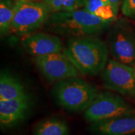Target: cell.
Instances as JSON below:
<instances>
[{
  "label": "cell",
  "instance_id": "obj_9",
  "mask_svg": "<svg viewBox=\"0 0 135 135\" xmlns=\"http://www.w3.org/2000/svg\"><path fill=\"white\" fill-rule=\"evenodd\" d=\"M34 106L30 93L17 98L0 101V126L6 130L18 126L26 120Z\"/></svg>",
  "mask_w": 135,
  "mask_h": 135
},
{
  "label": "cell",
  "instance_id": "obj_14",
  "mask_svg": "<svg viewBox=\"0 0 135 135\" xmlns=\"http://www.w3.org/2000/svg\"><path fill=\"white\" fill-rule=\"evenodd\" d=\"M84 8L98 18L113 22L117 20L119 11L109 0H86Z\"/></svg>",
  "mask_w": 135,
  "mask_h": 135
},
{
  "label": "cell",
  "instance_id": "obj_15",
  "mask_svg": "<svg viewBox=\"0 0 135 135\" xmlns=\"http://www.w3.org/2000/svg\"><path fill=\"white\" fill-rule=\"evenodd\" d=\"M15 3L12 0H0V35L1 37L12 32Z\"/></svg>",
  "mask_w": 135,
  "mask_h": 135
},
{
  "label": "cell",
  "instance_id": "obj_3",
  "mask_svg": "<svg viewBox=\"0 0 135 135\" xmlns=\"http://www.w3.org/2000/svg\"><path fill=\"white\" fill-rule=\"evenodd\" d=\"M98 93L94 86L78 77L55 83L51 89L57 105L73 113L85 111Z\"/></svg>",
  "mask_w": 135,
  "mask_h": 135
},
{
  "label": "cell",
  "instance_id": "obj_12",
  "mask_svg": "<svg viewBox=\"0 0 135 135\" xmlns=\"http://www.w3.org/2000/svg\"><path fill=\"white\" fill-rule=\"evenodd\" d=\"M28 93L24 83L18 77L9 71H1L0 101L17 98Z\"/></svg>",
  "mask_w": 135,
  "mask_h": 135
},
{
  "label": "cell",
  "instance_id": "obj_19",
  "mask_svg": "<svg viewBox=\"0 0 135 135\" xmlns=\"http://www.w3.org/2000/svg\"><path fill=\"white\" fill-rule=\"evenodd\" d=\"M15 3L18 2H31V1H40V0H12Z\"/></svg>",
  "mask_w": 135,
  "mask_h": 135
},
{
  "label": "cell",
  "instance_id": "obj_10",
  "mask_svg": "<svg viewBox=\"0 0 135 135\" xmlns=\"http://www.w3.org/2000/svg\"><path fill=\"white\" fill-rule=\"evenodd\" d=\"M21 45L27 53L36 57L63 51V42L58 35L35 33L22 36Z\"/></svg>",
  "mask_w": 135,
  "mask_h": 135
},
{
  "label": "cell",
  "instance_id": "obj_18",
  "mask_svg": "<svg viewBox=\"0 0 135 135\" xmlns=\"http://www.w3.org/2000/svg\"><path fill=\"white\" fill-rule=\"evenodd\" d=\"M109 1L113 5L114 7L119 9V5H120L122 0H109Z\"/></svg>",
  "mask_w": 135,
  "mask_h": 135
},
{
  "label": "cell",
  "instance_id": "obj_7",
  "mask_svg": "<svg viewBox=\"0 0 135 135\" xmlns=\"http://www.w3.org/2000/svg\"><path fill=\"white\" fill-rule=\"evenodd\" d=\"M50 14L43 1L15 3L12 32L21 37L35 33L43 26Z\"/></svg>",
  "mask_w": 135,
  "mask_h": 135
},
{
  "label": "cell",
  "instance_id": "obj_8",
  "mask_svg": "<svg viewBox=\"0 0 135 135\" xmlns=\"http://www.w3.org/2000/svg\"><path fill=\"white\" fill-rule=\"evenodd\" d=\"M33 61L39 73L51 84L78 77L80 73L64 51L33 57Z\"/></svg>",
  "mask_w": 135,
  "mask_h": 135
},
{
  "label": "cell",
  "instance_id": "obj_1",
  "mask_svg": "<svg viewBox=\"0 0 135 135\" xmlns=\"http://www.w3.org/2000/svg\"><path fill=\"white\" fill-rule=\"evenodd\" d=\"M113 23L94 16L83 8L51 13L43 26L48 33L71 38L97 36L109 30Z\"/></svg>",
  "mask_w": 135,
  "mask_h": 135
},
{
  "label": "cell",
  "instance_id": "obj_16",
  "mask_svg": "<svg viewBox=\"0 0 135 135\" xmlns=\"http://www.w3.org/2000/svg\"><path fill=\"white\" fill-rule=\"evenodd\" d=\"M86 0H42L51 13L73 11L84 7Z\"/></svg>",
  "mask_w": 135,
  "mask_h": 135
},
{
  "label": "cell",
  "instance_id": "obj_4",
  "mask_svg": "<svg viewBox=\"0 0 135 135\" xmlns=\"http://www.w3.org/2000/svg\"><path fill=\"white\" fill-rule=\"evenodd\" d=\"M109 53L116 61L135 66V28L124 20H116L108 35Z\"/></svg>",
  "mask_w": 135,
  "mask_h": 135
},
{
  "label": "cell",
  "instance_id": "obj_13",
  "mask_svg": "<svg viewBox=\"0 0 135 135\" xmlns=\"http://www.w3.org/2000/svg\"><path fill=\"white\" fill-rule=\"evenodd\" d=\"M33 135H70L67 121L58 116L41 119L34 127Z\"/></svg>",
  "mask_w": 135,
  "mask_h": 135
},
{
  "label": "cell",
  "instance_id": "obj_6",
  "mask_svg": "<svg viewBox=\"0 0 135 135\" xmlns=\"http://www.w3.org/2000/svg\"><path fill=\"white\" fill-rule=\"evenodd\" d=\"M100 76L104 88L135 101L134 67L109 59Z\"/></svg>",
  "mask_w": 135,
  "mask_h": 135
},
{
  "label": "cell",
  "instance_id": "obj_11",
  "mask_svg": "<svg viewBox=\"0 0 135 135\" xmlns=\"http://www.w3.org/2000/svg\"><path fill=\"white\" fill-rule=\"evenodd\" d=\"M89 130L93 135H135V110L91 123Z\"/></svg>",
  "mask_w": 135,
  "mask_h": 135
},
{
  "label": "cell",
  "instance_id": "obj_5",
  "mask_svg": "<svg viewBox=\"0 0 135 135\" xmlns=\"http://www.w3.org/2000/svg\"><path fill=\"white\" fill-rule=\"evenodd\" d=\"M135 110V106L126 98L108 90L99 92L88 108L83 118L87 122H98Z\"/></svg>",
  "mask_w": 135,
  "mask_h": 135
},
{
  "label": "cell",
  "instance_id": "obj_20",
  "mask_svg": "<svg viewBox=\"0 0 135 135\" xmlns=\"http://www.w3.org/2000/svg\"><path fill=\"white\" fill-rule=\"evenodd\" d=\"M134 76H135V66H134Z\"/></svg>",
  "mask_w": 135,
  "mask_h": 135
},
{
  "label": "cell",
  "instance_id": "obj_17",
  "mask_svg": "<svg viewBox=\"0 0 135 135\" xmlns=\"http://www.w3.org/2000/svg\"><path fill=\"white\" fill-rule=\"evenodd\" d=\"M121 10L124 16L129 18H135V0H123Z\"/></svg>",
  "mask_w": 135,
  "mask_h": 135
},
{
  "label": "cell",
  "instance_id": "obj_2",
  "mask_svg": "<svg viewBox=\"0 0 135 135\" xmlns=\"http://www.w3.org/2000/svg\"><path fill=\"white\" fill-rule=\"evenodd\" d=\"M63 51L83 75L101 73L109 60L108 45L97 36L69 38Z\"/></svg>",
  "mask_w": 135,
  "mask_h": 135
}]
</instances>
